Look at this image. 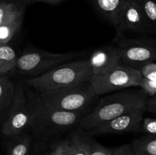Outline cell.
Here are the masks:
<instances>
[{
    "mask_svg": "<svg viewBox=\"0 0 156 155\" xmlns=\"http://www.w3.org/2000/svg\"><path fill=\"white\" fill-rule=\"evenodd\" d=\"M91 75L105 74L115 68L120 62L117 46L114 43L95 49L88 58Z\"/></svg>",
    "mask_w": 156,
    "mask_h": 155,
    "instance_id": "obj_11",
    "label": "cell"
},
{
    "mask_svg": "<svg viewBox=\"0 0 156 155\" xmlns=\"http://www.w3.org/2000/svg\"><path fill=\"white\" fill-rule=\"evenodd\" d=\"M8 138V155H30L33 140V135L30 132H23Z\"/></svg>",
    "mask_w": 156,
    "mask_h": 155,
    "instance_id": "obj_16",
    "label": "cell"
},
{
    "mask_svg": "<svg viewBox=\"0 0 156 155\" xmlns=\"http://www.w3.org/2000/svg\"><path fill=\"white\" fill-rule=\"evenodd\" d=\"M146 110L152 113H156V94L148 97L146 103Z\"/></svg>",
    "mask_w": 156,
    "mask_h": 155,
    "instance_id": "obj_26",
    "label": "cell"
},
{
    "mask_svg": "<svg viewBox=\"0 0 156 155\" xmlns=\"http://www.w3.org/2000/svg\"><path fill=\"white\" fill-rule=\"evenodd\" d=\"M37 155H46V154H37ZM48 155V154H47Z\"/></svg>",
    "mask_w": 156,
    "mask_h": 155,
    "instance_id": "obj_31",
    "label": "cell"
},
{
    "mask_svg": "<svg viewBox=\"0 0 156 155\" xmlns=\"http://www.w3.org/2000/svg\"><path fill=\"white\" fill-rule=\"evenodd\" d=\"M18 54L9 44H0V75H6L15 70Z\"/></svg>",
    "mask_w": 156,
    "mask_h": 155,
    "instance_id": "obj_17",
    "label": "cell"
},
{
    "mask_svg": "<svg viewBox=\"0 0 156 155\" xmlns=\"http://www.w3.org/2000/svg\"><path fill=\"white\" fill-rule=\"evenodd\" d=\"M142 132L146 135H156V119H143L142 122Z\"/></svg>",
    "mask_w": 156,
    "mask_h": 155,
    "instance_id": "obj_23",
    "label": "cell"
},
{
    "mask_svg": "<svg viewBox=\"0 0 156 155\" xmlns=\"http://www.w3.org/2000/svg\"><path fill=\"white\" fill-rule=\"evenodd\" d=\"M91 77L89 61L87 58L59 64L37 77L27 79L24 83L40 94L83 84L89 82Z\"/></svg>",
    "mask_w": 156,
    "mask_h": 155,
    "instance_id": "obj_2",
    "label": "cell"
},
{
    "mask_svg": "<svg viewBox=\"0 0 156 155\" xmlns=\"http://www.w3.org/2000/svg\"><path fill=\"white\" fill-rule=\"evenodd\" d=\"M27 4L21 0H9L0 4V25L23 18Z\"/></svg>",
    "mask_w": 156,
    "mask_h": 155,
    "instance_id": "obj_15",
    "label": "cell"
},
{
    "mask_svg": "<svg viewBox=\"0 0 156 155\" xmlns=\"http://www.w3.org/2000/svg\"><path fill=\"white\" fill-rule=\"evenodd\" d=\"M42 101V100H41ZM88 112H69L49 108L41 103L35 114L30 132L38 136H50L77 129L82 117Z\"/></svg>",
    "mask_w": 156,
    "mask_h": 155,
    "instance_id": "obj_6",
    "label": "cell"
},
{
    "mask_svg": "<svg viewBox=\"0 0 156 155\" xmlns=\"http://www.w3.org/2000/svg\"><path fill=\"white\" fill-rule=\"evenodd\" d=\"M135 1L138 2H139V3H140V2H142V1H143V0H135Z\"/></svg>",
    "mask_w": 156,
    "mask_h": 155,
    "instance_id": "obj_30",
    "label": "cell"
},
{
    "mask_svg": "<svg viewBox=\"0 0 156 155\" xmlns=\"http://www.w3.org/2000/svg\"><path fill=\"white\" fill-rule=\"evenodd\" d=\"M56 145L59 146L69 155H86L81 149H79L69 139L59 141L58 144H56Z\"/></svg>",
    "mask_w": 156,
    "mask_h": 155,
    "instance_id": "obj_21",
    "label": "cell"
},
{
    "mask_svg": "<svg viewBox=\"0 0 156 155\" xmlns=\"http://www.w3.org/2000/svg\"><path fill=\"white\" fill-rule=\"evenodd\" d=\"M140 88L143 89V91H144L145 94L148 97L155 95V94H156V80L149 81L145 78H143Z\"/></svg>",
    "mask_w": 156,
    "mask_h": 155,
    "instance_id": "obj_24",
    "label": "cell"
},
{
    "mask_svg": "<svg viewBox=\"0 0 156 155\" xmlns=\"http://www.w3.org/2000/svg\"><path fill=\"white\" fill-rule=\"evenodd\" d=\"M140 4L148 34L156 35V0H143Z\"/></svg>",
    "mask_w": 156,
    "mask_h": 155,
    "instance_id": "obj_19",
    "label": "cell"
},
{
    "mask_svg": "<svg viewBox=\"0 0 156 155\" xmlns=\"http://www.w3.org/2000/svg\"><path fill=\"white\" fill-rule=\"evenodd\" d=\"M113 43L117 46L120 62L136 69L156 60V39L126 38L117 35Z\"/></svg>",
    "mask_w": 156,
    "mask_h": 155,
    "instance_id": "obj_8",
    "label": "cell"
},
{
    "mask_svg": "<svg viewBox=\"0 0 156 155\" xmlns=\"http://www.w3.org/2000/svg\"><path fill=\"white\" fill-rule=\"evenodd\" d=\"M6 1H9V0H0V4L2 2H6Z\"/></svg>",
    "mask_w": 156,
    "mask_h": 155,
    "instance_id": "obj_29",
    "label": "cell"
},
{
    "mask_svg": "<svg viewBox=\"0 0 156 155\" xmlns=\"http://www.w3.org/2000/svg\"><path fill=\"white\" fill-rule=\"evenodd\" d=\"M143 81L139 69L120 62L111 71L101 75H91L89 82L100 96L131 88H140Z\"/></svg>",
    "mask_w": 156,
    "mask_h": 155,
    "instance_id": "obj_7",
    "label": "cell"
},
{
    "mask_svg": "<svg viewBox=\"0 0 156 155\" xmlns=\"http://www.w3.org/2000/svg\"><path fill=\"white\" fill-rule=\"evenodd\" d=\"M148 97L140 88H127L104 96L82 117L76 132H86L134 109L146 108Z\"/></svg>",
    "mask_w": 156,
    "mask_h": 155,
    "instance_id": "obj_1",
    "label": "cell"
},
{
    "mask_svg": "<svg viewBox=\"0 0 156 155\" xmlns=\"http://www.w3.org/2000/svg\"><path fill=\"white\" fill-rule=\"evenodd\" d=\"M39 96L44 105L49 108L69 112H88V109L99 97L90 82L40 93Z\"/></svg>",
    "mask_w": 156,
    "mask_h": 155,
    "instance_id": "obj_5",
    "label": "cell"
},
{
    "mask_svg": "<svg viewBox=\"0 0 156 155\" xmlns=\"http://www.w3.org/2000/svg\"><path fill=\"white\" fill-rule=\"evenodd\" d=\"M88 53L85 51L50 53L36 48H26L18 54L15 71L27 79L37 77L50 68L63 62L76 59H87Z\"/></svg>",
    "mask_w": 156,
    "mask_h": 155,
    "instance_id": "obj_4",
    "label": "cell"
},
{
    "mask_svg": "<svg viewBox=\"0 0 156 155\" xmlns=\"http://www.w3.org/2000/svg\"><path fill=\"white\" fill-rule=\"evenodd\" d=\"M42 103L39 94L25 83L15 84L12 107L1 127L5 137L13 136L29 131L32 120Z\"/></svg>",
    "mask_w": 156,
    "mask_h": 155,
    "instance_id": "obj_3",
    "label": "cell"
},
{
    "mask_svg": "<svg viewBox=\"0 0 156 155\" xmlns=\"http://www.w3.org/2000/svg\"><path fill=\"white\" fill-rule=\"evenodd\" d=\"M114 155H138L133 148L131 144H123L114 148Z\"/></svg>",
    "mask_w": 156,
    "mask_h": 155,
    "instance_id": "obj_25",
    "label": "cell"
},
{
    "mask_svg": "<svg viewBox=\"0 0 156 155\" xmlns=\"http://www.w3.org/2000/svg\"><path fill=\"white\" fill-rule=\"evenodd\" d=\"M90 2L98 15L115 27L125 0H90Z\"/></svg>",
    "mask_w": 156,
    "mask_h": 155,
    "instance_id": "obj_13",
    "label": "cell"
},
{
    "mask_svg": "<svg viewBox=\"0 0 156 155\" xmlns=\"http://www.w3.org/2000/svg\"><path fill=\"white\" fill-rule=\"evenodd\" d=\"M131 145L138 155H156V135H145L136 138Z\"/></svg>",
    "mask_w": 156,
    "mask_h": 155,
    "instance_id": "obj_18",
    "label": "cell"
},
{
    "mask_svg": "<svg viewBox=\"0 0 156 155\" xmlns=\"http://www.w3.org/2000/svg\"><path fill=\"white\" fill-rule=\"evenodd\" d=\"M49 154L50 155H69L68 153H66L63 150H62V149L57 145L55 146L53 150L51 151V153H49Z\"/></svg>",
    "mask_w": 156,
    "mask_h": 155,
    "instance_id": "obj_28",
    "label": "cell"
},
{
    "mask_svg": "<svg viewBox=\"0 0 156 155\" xmlns=\"http://www.w3.org/2000/svg\"><path fill=\"white\" fill-rule=\"evenodd\" d=\"M21 1L26 3L27 5L32 2H42L46 3V4L52 5H59L60 3L63 2L68 1V0H21Z\"/></svg>",
    "mask_w": 156,
    "mask_h": 155,
    "instance_id": "obj_27",
    "label": "cell"
},
{
    "mask_svg": "<svg viewBox=\"0 0 156 155\" xmlns=\"http://www.w3.org/2000/svg\"><path fill=\"white\" fill-rule=\"evenodd\" d=\"M146 112V108L134 109L117 118L109 120L94 129L79 133L93 137L110 134L142 132V122Z\"/></svg>",
    "mask_w": 156,
    "mask_h": 155,
    "instance_id": "obj_9",
    "label": "cell"
},
{
    "mask_svg": "<svg viewBox=\"0 0 156 155\" xmlns=\"http://www.w3.org/2000/svg\"><path fill=\"white\" fill-rule=\"evenodd\" d=\"M15 84L7 75H0V127L7 119L12 107Z\"/></svg>",
    "mask_w": 156,
    "mask_h": 155,
    "instance_id": "obj_14",
    "label": "cell"
},
{
    "mask_svg": "<svg viewBox=\"0 0 156 155\" xmlns=\"http://www.w3.org/2000/svg\"><path fill=\"white\" fill-rule=\"evenodd\" d=\"M23 18L0 25V44H8L21 28Z\"/></svg>",
    "mask_w": 156,
    "mask_h": 155,
    "instance_id": "obj_20",
    "label": "cell"
},
{
    "mask_svg": "<svg viewBox=\"0 0 156 155\" xmlns=\"http://www.w3.org/2000/svg\"><path fill=\"white\" fill-rule=\"evenodd\" d=\"M68 139L86 155H114V149L104 147L92 137L78 132L70 134Z\"/></svg>",
    "mask_w": 156,
    "mask_h": 155,
    "instance_id": "obj_12",
    "label": "cell"
},
{
    "mask_svg": "<svg viewBox=\"0 0 156 155\" xmlns=\"http://www.w3.org/2000/svg\"><path fill=\"white\" fill-rule=\"evenodd\" d=\"M143 78L149 81L156 80V63L154 62H149L140 68Z\"/></svg>",
    "mask_w": 156,
    "mask_h": 155,
    "instance_id": "obj_22",
    "label": "cell"
},
{
    "mask_svg": "<svg viewBox=\"0 0 156 155\" xmlns=\"http://www.w3.org/2000/svg\"><path fill=\"white\" fill-rule=\"evenodd\" d=\"M48 155H50V154H48Z\"/></svg>",
    "mask_w": 156,
    "mask_h": 155,
    "instance_id": "obj_32",
    "label": "cell"
},
{
    "mask_svg": "<svg viewBox=\"0 0 156 155\" xmlns=\"http://www.w3.org/2000/svg\"><path fill=\"white\" fill-rule=\"evenodd\" d=\"M116 35H123L126 32L144 35L148 34L141 6L135 0H125L117 24Z\"/></svg>",
    "mask_w": 156,
    "mask_h": 155,
    "instance_id": "obj_10",
    "label": "cell"
}]
</instances>
